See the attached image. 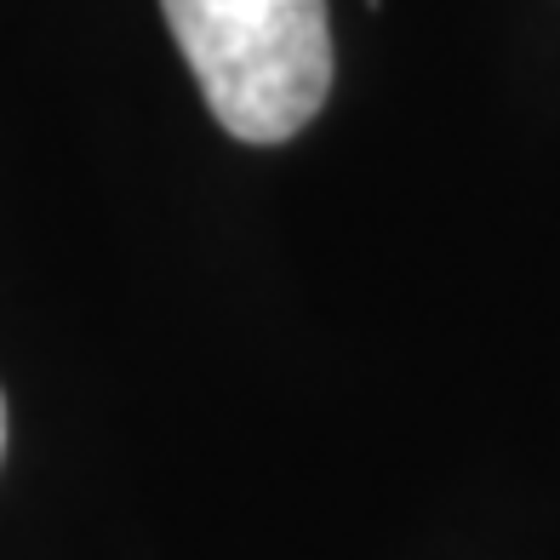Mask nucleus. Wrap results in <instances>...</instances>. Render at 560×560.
Listing matches in <instances>:
<instances>
[{"instance_id": "1", "label": "nucleus", "mask_w": 560, "mask_h": 560, "mask_svg": "<svg viewBox=\"0 0 560 560\" xmlns=\"http://www.w3.org/2000/svg\"><path fill=\"white\" fill-rule=\"evenodd\" d=\"M166 30L218 126L241 143H287L332 92L326 0H161Z\"/></svg>"}, {"instance_id": "2", "label": "nucleus", "mask_w": 560, "mask_h": 560, "mask_svg": "<svg viewBox=\"0 0 560 560\" xmlns=\"http://www.w3.org/2000/svg\"><path fill=\"white\" fill-rule=\"evenodd\" d=\"M0 452H7V400H0Z\"/></svg>"}]
</instances>
